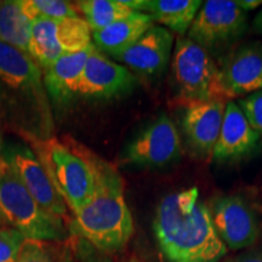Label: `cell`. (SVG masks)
<instances>
[{"label": "cell", "instance_id": "obj_1", "mask_svg": "<svg viewBox=\"0 0 262 262\" xmlns=\"http://www.w3.org/2000/svg\"><path fill=\"white\" fill-rule=\"evenodd\" d=\"M0 124L25 140L52 137L54 118L37 62L0 40Z\"/></svg>", "mask_w": 262, "mask_h": 262}, {"label": "cell", "instance_id": "obj_2", "mask_svg": "<svg viewBox=\"0 0 262 262\" xmlns=\"http://www.w3.org/2000/svg\"><path fill=\"white\" fill-rule=\"evenodd\" d=\"M153 231L169 262H217L227 253L210 209L195 187L164 196L157 206Z\"/></svg>", "mask_w": 262, "mask_h": 262}, {"label": "cell", "instance_id": "obj_3", "mask_svg": "<svg viewBox=\"0 0 262 262\" xmlns=\"http://www.w3.org/2000/svg\"><path fill=\"white\" fill-rule=\"evenodd\" d=\"M70 235L79 237L108 255L126 248L134 234V220L124 196V182L111 163L98 157L94 198L67 225Z\"/></svg>", "mask_w": 262, "mask_h": 262}, {"label": "cell", "instance_id": "obj_4", "mask_svg": "<svg viewBox=\"0 0 262 262\" xmlns=\"http://www.w3.org/2000/svg\"><path fill=\"white\" fill-rule=\"evenodd\" d=\"M31 145L67 208L77 214L89 204L96 192L98 156L70 137L31 141Z\"/></svg>", "mask_w": 262, "mask_h": 262}, {"label": "cell", "instance_id": "obj_5", "mask_svg": "<svg viewBox=\"0 0 262 262\" xmlns=\"http://www.w3.org/2000/svg\"><path fill=\"white\" fill-rule=\"evenodd\" d=\"M0 217L26 239L61 243L70 238L64 221L34 201L5 160L0 166Z\"/></svg>", "mask_w": 262, "mask_h": 262}, {"label": "cell", "instance_id": "obj_6", "mask_svg": "<svg viewBox=\"0 0 262 262\" xmlns=\"http://www.w3.org/2000/svg\"><path fill=\"white\" fill-rule=\"evenodd\" d=\"M171 73L179 96L186 104L229 101L222 85L220 66L210 52L187 37H180L176 40Z\"/></svg>", "mask_w": 262, "mask_h": 262}, {"label": "cell", "instance_id": "obj_7", "mask_svg": "<svg viewBox=\"0 0 262 262\" xmlns=\"http://www.w3.org/2000/svg\"><path fill=\"white\" fill-rule=\"evenodd\" d=\"M93 35L84 18L66 17L33 21L28 55L42 70L58 58L89 48Z\"/></svg>", "mask_w": 262, "mask_h": 262}, {"label": "cell", "instance_id": "obj_8", "mask_svg": "<svg viewBox=\"0 0 262 262\" xmlns=\"http://www.w3.org/2000/svg\"><path fill=\"white\" fill-rule=\"evenodd\" d=\"M248 14L231 0L203 3L187 32V38L205 49L217 51L243 35Z\"/></svg>", "mask_w": 262, "mask_h": 262}, {"label": "cell", "instance_id": "obj_9", "mask_svg": "<svg viewBox=\"0 0 262 262\" xmlns=\"http://www.w3.org/2000/svg\"><path fill=\"white\" fill-rule=\"evenodd\" d=\"M3 159L42 209L67 221V204L55 188L35 153L26 147L11 146L3 150Z\"/></svg>", "mask_w": 262, "mask_h": 262}, {"label": "cell", "instance_id": "obj_10", "mask_svg": "<svg viewBox=\"0 0 262 262\" xmlns=\"http://www.w3.org/2000/svg\"><path fill=\"white\" fill-rule=\"evenodd\" d=\"M181 139L175 124L163 114L137 134L125 147L122 160L139 166H164L178 158Z\"/></svg>", "mask_w": 262, "mask_h": 262}, {"label": "cell", "instance_id": "obj_11", "mask_svg": "<svg viewBox=\"0 0 262 262\" xmlns=\"http://www.w3.org/2000/svg\"><path fill=\"white\" fill-rule=\"evenodd\" d=\"M210 212L216 232L227 248L241 250L257 241L260 232L257 217L241 196L226 195L216 199Z\"/></svg>", "mask_w": 262, "mask_h": 262}, {"label": "cell", "instance_id": "obj_12", "mask_svg": "<svg viewBox=\"0 0 262 262\" xmlns=\"http://www.w3.org/2000/svg\"><path fill=\"white\" fill-rule=\"evenodd\" d=\"M136 78L125 66L104 56L96 47L88 58L77 88V96L112 98L135 86Z\"/></svg>", "mask_w": 262, "mask_h": 262}, {"label": "cell", "instance_id": "obj_13", "mask_svg": "<svg viewBox=\"0 0 262 262\" xmlns=\"http://www.w3.org/2000/svg\"><path fill=\"white\" fill-rule=\"evenodd\" d=\"M228 100L262 90V44L249 42L228 55L220 67Z\"/></svg>", "mask_w": 262, "mask_h": 262}, {"label": "cell", "instance_id": "obj_14", "mask_svg": "<svg viewBox=\"0 0 262 262\" xmlns=\"http://www.w3.org/2000/svg\"><path fill=\"white\" fill-rule=\"evenodd\" d=\"M172 32L155 25L133 47L116 57L126 68L136 73L155 77L162 73L169 63L173 47Z\"/></svg>", "mask_w": 262, "mask_h": 262}, {"label": "cell", "instance_id": "obj_15", "mask_svg": "<svg viewBox=\"0 0 262 262\" xmlns=\"http://www.w3.org/2000/svg\"><path fill=\"white\" fill-rule=\"evenodd\" d=\"M228 101H206L187 104L183 129L191 146L203 156H211L220 135Z\"/></svg>", "mask_w": 262, "mask_h": 262}, {"label": "cell", "instance_id": "obj_16", "mask_svg": "<svg viewBox=\"0 0 262 262\" xmlns=\"http://www.w3.org/2000/svg\"><path fill=\"white\" fill-rule=\"evenodd\" d=\"M260 135L253 129L243 111L233 100L226 104L220 135L211 157L216 160L234 159L251 152Z\"/></svg>", "mask_w": 262, "mask_h": 262}, {"label": "cell", "instance_id": "obj_17", "mask_svg": "<svg viewBox=\"0 0 262 262\" xmlns=\"http://www.w3.org/2000/svg\"><path fill=\"white\" fill-rule=\"evenodd\" d=\"M95 48L94 42L84 50L68 54L58 58L44 70V85L49 97L55 102H66L77 96L79 84L88 58Z\"/></svg>", "mask_w": 262, "mask_h": 262}, {"label": "cell", "instance_id": "obj_18", "mask_svg": "<svg viewBox=\"0 0 262 262\" xmlns=\"http://www.w3.org/2000/svg\"><path fill=\"white\" fill-rule=\"evenodd\" d=\"M155 26L149 15L135 11L129 17L120 19L108 27L91 33L94 45L98 51L116 58L133 47L145 33Z\"/></svg>", "mask_w": 262, "mask_h": 262}, {"label": "cell", "instance_id": "obj_19", "mask_svg": "<svg viewBox=\"0 0 262 262\" xmlns=\"http://www.w3.org/2000/svg\"><path fill=\"white\" fill-rule=\"evenodd\" d=\"M202 5L201 0H145L141 12L149 15L159 26L183 37Z\"/></svg>", "mask_w": 262, "mask_h": 262}, {"label": "cell", "instance_id": "obj_20", "mask_svg": "<svg viewBox=\"0 0 262 262\" xmlns=\"http://www.w3.org/2000/svg\"><path fill=\"white\" fill-rule=\"evenodd\" d=\"M32 25L22 10L21 0L0 2V40L28 54Z\"/></svg>", "mask_w": 262, "mask_h": 262}, {"label": "cell", "instance_id": "obj_21", "mask_svg": "<svg viewBox=\"0 0 262 262\" xmlns=\"http://www.w3.org/2000/svg\"><path fill=\"white\" fill-rule=\"evenodd\" d=\"M79 12L89 25L91 33L129 17L135 11L123 5L120 0H83L75 3Z\"/></svg>", "mask_w": 262, "mask_h": 262}, {"label": "cell", "instance_id": "obj_22", "mask_svg": "<svg viewBox=\"0 0 262 262\" xmlns=\"http://www.w3.org/2000/svg\"><path fill=\"white\" fill-rule=\"evenodd\" d=\"M25 15L31 21L78 17L77 9L70 2L62 0H21Z\"/></svg>", "mask_w": 262, "mask_h": 262}, {"label": "cell", "instance_id": "obj_23", "mask_svg": "<svg viewBox=\"0 0 262 262\" xmlns=\"http://www.w3.org/2000/svg\"><path fill=\"white\" fill-rule=\"evenodd\" d=\"M64 242L26 239L16 262H62Z\"/></svg>", "mask_w": 262, "mask_h": 262}, {"label": "cell", "instance_id": "obj_24", "mask_svg": "<svg viewBox=\"0 0 262 262\" xmlns=\"http://www.w3.org/2000/svg\"><path fill=\"white\" fill-rule=\"evenodd\" d=\"M25 242L26 237L17 229L0 228V262H16Z\"/></svg>", "mask_w": 262, "mask_h": 262}, {"label": "cell", "instance_id": "obj_25", "mask_svg": "<svg viewBox=\"0 0 262 262\" xmlns=\"http://www.w3.org/2000/svg\"><path fill=\"white\" fill-rule=\"evenodd\" d=\"M67 241L78 262H113L111 255L98 250L83 238L70 235Z\"/></svg>", "mask_w": 262, "mask_h": 262}, {"label": "cell", "instance_id": "obj_26", "mask_svg": "<svg viewBox=\"0 0 262 262\" xmlns=\"http://www.w3.org/2000/svg\"><path fill=\"white\" fill-rule=\"evenodd\" d=\"M239 107L247 117L249 124L262 136V90L242 98L238 102Z\"/></svg>", "mask_w": 262, "mask_h": 262}, {"label": "cell", "instance_id": "obj_27", "mask_svg": "<svg viewBox=\"0 0 262 262\" xmlns=\"http://www.w3.org/2000/svg\"><path fill=\"white\" fill-rule=\"evenodd\" d=\"M232 262H262V250H250L243 253Z\"/></svg>", "mask_w": 262, "mask_h": 262}, {"label": "cell", "instance_id": "obj_28", "mask_svg": "<svg viewBox=\"0 0 262 262\" xmlns=\"http://www.w3.org/2000/svg\"><path fill=\"white\" fill-rule=\"evenodd\" d=\"M235 4L242 10H244L245 12H248L250 10H255L258 6H261L262 0H235Z\"/></svg>", "mask_w": 262, "mask_h": 262}, {"label": "cell", "instance_id": "obj_29", "mask_svg": "<svg viewBox=\"0 0 262 262\" xmlns=\"http://www.w3.org/2000/svg\"><path fill=\"white\" fill-rule=\"evenodd\" d=\"M62 262H78V260L74 256L73 250H72L70 243H68V241L64 242L63 254H62Z\"/></svg>", "mask_w": 262, "mask_h": 262}, {"label": "cell", "instance_id": "obj_30", "mask_svg": "<svg viewBox=\"0 0 262 262\" xmlns=\"http://www.w3.org/2000/svg\"><path fill=\"white\" fill-rule=\"evenodd\" d=\"M253 25H254L255 31H256L257 33H260V34H262V10L256 15Z\"/></svg>", "mask_w": 262, "mask_h": 262}, {"label": "cell", "instance_id": "obj_31", "mask_svg": "<svg viewBox=\"0 0 262 262\" xmlns=\"http://www.w3.org/2000/svg\"><path fill=\"white\" fill-rule=\"evenodd\" d=\"M119 262H143V261H141L140 258L136 257V256H129V257L123 258V260L119 261Z\"/></svg>", "mask_w": 262, "mask_h": 262}, {"label": "cell", "instance_id": "obj_32", "mask_svg": "<svg viewBox=\"0 0 262 262\" xmlns=\"http://www.w3.org/2000/svg\"><path fill=\"white\" fill-rule=\"evenodd\" d=\"M4 160H3V141H2V135H0V166Z\"/></svg>", "mask_w": 262, "mask_h": 262}, {"label": "cell", "instance_id": "obj_33", "mask_svg": "<svg viewBox=\"0 0 262 262\" xmlns=\"http://www.w3.org/2000/svg\"><path fill=\"white\" fill-rule=\"evenodd\" d=\"M3 227H6V225H5V222L3 221V219L0 217V228H3ZM8 227H9V226H8Z\"/></svg>", "mask_w": 262, "mask_h": 262}]
</instances>
